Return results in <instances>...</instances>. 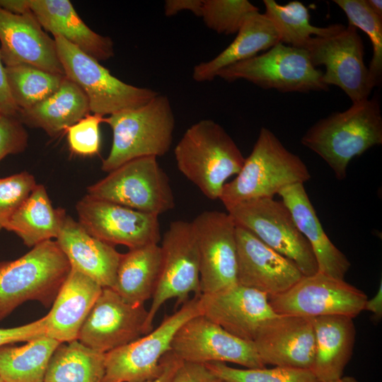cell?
I'll return each mask as SVG.
<instances>
[{
  "label": "cell",
  "mask_w": 382,
  "mask_h": 382,
  "mask_svg": "<svg viewBox=\"0 0 382 382\" xmlns=\"http://www.w3.org/2000/svg\"><path fill=\"white\" fill-rule=\"evenodd\" d=\"M301 142L326 162L337 180H344L353 158L382 144L379 99L373 97L353 103L348 109L318 120Z\"/></svg>",
  "instance_id": "cell-1"
},
{
  "label": "cell",
  "mask_w": 382,
  "mask_h": 382,
  "mask_svg": "<svg viewBox=\"0 0 382 382\" xmlns=\"http://www.w3.org/2000/svg\"><path fill=\"white\" fill-rule=\"evenodd\" d=\"M311 178L301 158L289 151L266 127H262L251 153L236 177L225 183L219 199L226 209L244 202L273 198L291 185Z\"/></svg>",
  "instance_id": "cell-2"
},
{
  "label": "cell",
  "mask_w": 382,
  "mask_h": 382,
  "mask_svg": "<svg viewBox=\"0 0 382 382\" xmlns=\"http://www.w3.org/2000/svg\"><path fill=\"white\" fill-rule=\"evenodd\" d=\"M174 155L178 170L210 199H219L226 180L240 172L245 158L226 130L211 120L190 126Z\"/></svg>",
  "instance_id": "cell-3"
},
{
  "label": "cell",
  "mask_w": 382,
  "mask_h": 382,
  "mask_svg": "<svg viewBox=\"0 0 382 382\" xmlns=\"http://www.w3.org/2000/svg\"><path fill=\"white\" fill-rule=\"evenodd\" d=\"M70 270L66 257L52 240L16 260L0 262V321L28 301L52 305Z\"/></svg>",
  "instance_id": "cell-4"
},
{
  "label": "cell",
  "mask_w": 382,
  "mask_h": 382,
  "mask_svg": "<svg viewBox=\"0 0 382 382\" xmlns=\"http://www.w3.org/2000/svg\"><path fill=\"white\" fill-rule=\"evenodd\" d=\"M105 122L112 131V146L101 166L105 172L137 158L163 156L170 149L175 121L170 100L164 95L109 115Z\"/></svg>",
  "instance_id": "cell-5"
},
{
  "label": "cell",
  "mask_w": 382,
  "mask_h": 382,
  "mask_svg": "<svg viewBox=\"0 0 382 382\" xmlns=\"http://www.w3.org/2000/svg\"><path fill=\"white\" fill-rule=\"evenodd\" d=\"M323 75L312 64L305 48L279 42L263 54L221 69L216 77L228 82L243 79L283 93H307L328 90Z\"/></svg>",
  "instance_id": "cell-6"
},
{
  "label": "cell",
  "mask_w": 382,
  "mask_h": 382,
  "mask_svg": "<svg viewBox=\"0 0 382 382\" xmlns=\"http://www.w3.org/2000/svg\"><path fill=\"white\" fill-rule=\"evenodd\" d=\"M54 39L65 76L85 93L93 114L111 115L136 108L159 94L151 88L126 83L62 37Z\"/></svg>",
  "instance_id": "cell-7"
},
{
  "label": "cell",
  "mask_w": 382,
  "mask_h": 382,
  "mask_svg": "<svg viewBox=\"0 0 382 382\" xmlns=\"http://www.w3.org/2000/svg\"><path fill=\"white\" fill-rule=\"evenodd\" d=\"M198 315L199 296H194L149 333L105 353L103 382H144L157 378L163 369L164 356L171 350L175 334Z\"/></svg>",
  "instance_id": "cell-8"
},
{
  "label": "cell",
  "mask_w": 382,
  "mask_h": 382,
  "mask_svg": "<svg viewBox=\"0 0 382 382\" xmlns=\"http://www.w3.org/2000/svg\"><path fill=\"white\" fill-rule=\"evenodd\" d=\"M88 195L156 215L175 208L170 180L154 156L129 161L87 188Z\"/></svg>",
  "instance_id": "cell-9"
},
{
  "label": "cell",
  "mask_w": 382,
  "mask_h": 382,
  "mask_svg": "<svg viewBox=\"0 0 382 382\" xmlns=\"http://www.w3.org/2000/svg\"><path fill=\"white\" fill-rule=\"evenodd\" d=\"M162 260L158 280L144 326L143 335L153 330L154 319L167 301L186 302L190 294H201L200 263L197 239L192 221L170 224L160 245Z\"/></svg>",
  "instance_id": "cell-10"
},
{
  "label": "cell",
  "mask_w": 382,
  "mask_h": 382,
  "mask_svg": "<svg viewBox=\"0 0 382 382\" xmlns=\"http://www.w3.org/2000/svg\"><path fill=\"white\" fill-rule=\"evenodd\" d=\"M226 210L236 226L250 231L272 249L291 260L304 276L318 272L311 245L282 201L262 198L237 204Z\"/></svg>",
  "instance_id": "cell-11"
},
{
  "label": "cell",
  "mask_w": 382,
  "mask_h": 382,
  "mask_svg": "<svg viewBox=\"0 0 382 382\" xmlns=\"http://www.w3.org/2000/svg\"><path fill=\"white\" fill-rule=\"evenodd\" d=\"M366 294L345 279L320 272L303 276L284 292L268 296L274 312L305 318L345 316L354 318L364 308Z\"/></svg>",
  "instance_id": "cell-12"
},
{
  "label": "cell",
  "mask_w": 382,
  "mask_h": 382,
  "mask_svg": "<svg viewBox=\"0 0 382 382\" xmlns=\"http://www.w3.org/2000/svg\"><path fill=\"white\" fill-rule=\"evenodd\" d=\"M305 49L312 64L323 65V79L340 88L353 103L369 98L375 87L364 62V47L357 29L348 25L325 37H313Z\"/></svg>",
  "instance_id": "cell-13"
},
{
  "label": "cell",
  "mask_w": 382,
  "mask_h": 382,
  "mask_svg": "<svg viewBox=\"0 0 382 382\" xmlns=\"http://www.w3.org/2000/svg\"><path fill=\"white\" fill-rule=\"evenodd\" d=\"M78 221L93 237L129 249L161 241L158 215L86 195L76 204Z\"/></svg>",
  "instance_id": "cell-14"
},
{
  "label": "cell",
  "mask_w": 382,
  "mask_h": 382,
  "mask_svg": "<svg viewBox=\"0 0 382 382\" xmlns=\"http://www.w3.org/2000/svg\"><path fill=\"white\" fill-rule=\"evenodd\" d=\"M170 351L185 362H228L245 368L265 366L253 342L229 333L202 315L190 318L178 330Z\"/></svg>",
  "instance_id": "cell-15"
},
{
  "label": "cell",
  "mask_w": 382,
  "mask_h": 382,
  "mask_svg": "<svg viewBox=\"0 0 382 382\" xmlns=\"http://www.w3.org/2000/svg\"><path fill=\"white\" fill-rule=\"evenodd\" d=\"M197 239L201 294L238 283L236 224L228 212L204 211L192 221Z\"/></svg>",
  "instance_id": "cell-16"
},
{
  "label": "cell",
  "mask_w": 382,
  "mask_h": 382,
  "mask_svg": "<svg viewBox=\"0 0 382 382\" xmlns=\"http://www.w3.org/2000/svg\"><path fill=\"white\" fill-rule=\"evenodd\" d=\"M147 316L144 305H132L113 289L103 288L77 340L105 354L142 336Z\"/></svg>",
  "instance_id": "cell-17"
},
{
  "label": "cell",
  "mask_w": 382,
  "mask_h": 382,
  "mask_svg": "<svg viewBox=\"0 0 382 382\" xmlns=\"http://www.w3.org/2000/svg\"><path fill=\"white\" fill-rule=\"evenodd\" d=\"M0 45L5 66L28 64L65 75L54 39L42 30L31 11L13 13L0 6Z\"/></svg>",
  "instance_id": "cell-18"
},
{
  "label": "cell",
  "mask_w": 382,
  "mask_h": 382,
  "mask_svg": "<svg viewBox=\"0 0 382 382\" xmlns=\"http://www.w3.org/2000/svg\"><path fill=\"white\" fill-rule=\"evenodd\" d=\"M199 305L200 315L250 342L262 324L277 315L268 295L238 283L217 292L200 294Z\"/></svg>",
  "instance_id": "cell-19"
},
{
  "label": "cell",
  "mask_w": 382,
  "mask_h": 382,
  "mask_svg": "<svg viewBox=\"0 0 382 382\" xmlns=\"http://www.w3.org/2000/svg\"><path fill=\"white\" fill-rule=\"evenodd\" d=\"M253 342L265 366L311 370L315 335L309 318L277 314L262 324Z\"/></svg>",
  "instance_id": "cell-20"
},
{
  "label": "cell",
  "mask_w": 382,
  "mask_h": 382,
  "mask_svg": "<svg viewBox=\"0 0 382 382\" xmlns=\"http://www.w3.org/2000/svg\"><path fill=\"white\" fill-rule=\"evenodd\" d=\"M237 280L268 296L284 292L304 276L294 262L250 231L236 227Z\"/></svg>",
  "instance_id": "cell-21"
},
{
  "label": "cell",
  "mask_w": 382,
  "mask_h": 382,
  "mask_svg": "<svg viewBox=\"0 0 382 382\" xmlns=\"http://www.w3.org/2000/svg\"><path fill=\"white\" fill-rule=\"evenodd\" d=\"M71 268L88 277L103 288H112L122 253L113 245L91 234L66 215L56 238Z\"/></svg>",
  "instance_id": "cell-22"
},
{
  "label": "cell",
  "mask_w": 382,
  "mask_h": 382,
  "mask_svg": "<svg viewBox=\"0 0 382 382\" xmlns=\"http://www.w3.org/2000/svg\"><path fill=\"white\" fill-rule=\"evenodd\" d=\"M278 195L289 210L298 229L311 245L318 272L345 279L351 263L324 231L303 183L287 186Z\"/></svg>",
  "instance_id": "cell-23"
},
{
  "label": "cell",
  "mask_w": 382,
  "mask_h": 382,
  "mask_svg": "<svg viewBox=\"0 0 382 382\" xmlns=\"http://www.w3.org/2000/svg\"><path fill=\"white\" fill-rule=\"evenodd\" d=\"M26 1L28 8L42 28L54 37H62L98 62L108 60L114 56L112 39L91 30L79 17L69 0Z\"/></svg>",
  "instance_id": "cell-24"
},
{
  "label": "cell",
  "mask_w": 382,
  "mask_h": 382,
  "mask_svg": "<svg viewBox=\"0 0 382 382\" xmlns=\"http://www.w3.org/2000/svg\"><path fill=\"white\" fill-rule=\"evenodd\" d=\"M102 289L95 281L71 268L47 314L45 335L60 343L77 340Z\"/></svg>",
  "instance_id": "cell-25"
},
{
  "label": "cell",
  "mask_w": 382,
  "mask_h": 382,
  "mask_svg": "<svg viewBox=\"0 0 382 382\" xmlns=\"http://www.w3.org/2000/svg\"><path fill=\"white\" fill-rule=\"evenodd\" d=\"M353 319L345 316L311 318L315 335V354L311 371L319 382H330L343 376L356 340Z\"/></svg>",
  "instance_id": "cell-26"
},
{
  "label": "cell",
  "mask_w": 382,
  "mask_h": 382,
  "mask_svg": "<svg viewBox=\"0 0 382 382\" xmlns=\"http://www.w3.org/2000/svg\"><path fill=\"white\" fill-rule=\"evenodd\" d=\"M279 42L274 27L259 11L249 13L232 42L212 59L195 65L192 78L197 82L215 79L221 69L257 55Z\"/></svg>",
  "instance_id": "cell-27"
},
{
  "label": "cell",
  "mask_w": 382,
  "mask_h": 382,
  "mask_svg": "<svg viewBox=\"0 0 382 382\" xmlns=\"http://www.w3.org/2000/svg\"><path fill=\"white\" fill-rule=\"evenodd\" d=\"M90 112L85 93L65 76L56 92L29 109L21 111L18 119L23 125L42 129L54 137Z\"/></svg>",
  "instance_id": "cell-28"
},
{
  "label": "cell",
  "mask_w": 382,
  "mask_h": 382,
  "mask_svg": "<svg viewBox=\"0 0 382 382\" xmlns=\"http://www.w3.org/2000/svg\"><path fill=\"white\" fill-rule=\"evenodd\" d=\"M158 243L129 249L122 254L113 289L125 301L144 306L152 298L161 267Z\"/></svg>",
  "instance_id": "cell-29"
},
{
  "label": "cell",
  "mask_w": 382,
  "mask_h": 382,
  "mask_svg": "<svg viewBox=\"0 0 382 382\" xmlns=\"http://www.w3.org/2000/svg\"><path fill=\"white\" fill-rule=\"evenodd\" d=\"M66 214L54 208L45 186L37 184L11 216L4 229L15 233L28 247L57 238Z\"/></svg>",
  "instance_id": "cell-30"
},
{
  "label": "cell",
  "mask_w": 382,
  "mask_h": 382,
  "mask_svg": "<svg viewBox=\"0 0 382 382\" xmlns=\"http://www.w3.org/2000/svg\"><path fill=\"white\" fill-rule=\"evenodd\" d=\"M105 360V353L78 340L59 343L48 363L44 382H103Z\"/></svg>",
  "instance_id": "cell-31"
},
{
  "label": "cell",
  "mask_w": 382,
  "mask_h": 382,
  "mask_svg": "<svg viewBox=\"0 0 382 382\" xmlns=\"http://www.w3.org/2000/svg\"><path fill=\"white\" fill-rule=\"evenodd\" d=\"M59 343L44 335L21 346L0 347V377L4 382H44L48 363Z\"/></svg>",
  "instance_id": "cell-32"
},
{
  "label": "cell",
  "mask_w": 382,
  "mask_h": 382,
  "mask_svg": "<svg viewBox=\"0 0 382 382\" xmlns=\"http://www.w3.org/2000/svg\"><path fill=\"white\" fill-rule=\"evenodd\" d=\"M263 4L264 14L277 30L279 42L289 46L305 48L313 37L329 36L345 27L340 23L326 27L313 25L307 7L299 1L281 5L274 0H264Z\"/></svg>",
  "instance_id": "cell-33"
},
{
  "label": "cell",
  "mask_w": 382,
  "mask_h": 382,
  "mask_svg": "<svg viewBox=\"0 0 382 382\" xmlns=\"http://www.w3.org/2000/svg\"><path fill=\"white\" fill-rule=\"evenodd\" d=\"M6 74L11 96L20 112L56 92L65 77L28 64L6 66Z\"/></svg>",
  "instance_id": "cell-34"
},
{
  "label": "cell",
  "mask_w": 382,
  "mask_h": 382,
  "mask_svg": "<svg viewBox=\"0 0 382 382\" xmlns=\"http://www.w3.org/2000/svg\"><path fill=\"white\" fill-rule=\"evenodd\" d=\"M345 13L349 25L364 31L372 45V58L368 67L374 86L382 76V18L374 13L366 0H334Z\"/></svg>",
  "instance_id": "cell-35"
},
{
  "label": "cell",
  "mask_w": 382,
  "mask_h": 382,
  "mask_svg": "<svg viewBox=\"0 0 382 382\" xmlns=\"http://www.w3.org/2000/svg\"><path fill=\"white\" fill-rule=\"evenodd\" d=\"M205 365L224 382H319L312 371L306 369L281 366L240 369L221 362Z\"/></svg>",
  "instance_id": "cell-36"
},
{
  "label": "cell",
  "mask_w": 382,
  "mask_h": 382,
  "mask_svg": "<svg viewBox=\"0 0 382 382\" xmlns=\"http://www.w3.org/2000/svg\"><path fill=\"white\" fill-rule=\"evenodd\" d=\"M257 11L247 0H203L200 17L209 29L231 35L237 33L249 13Z\"/></svg>",
  "instance_id": "cell-37"
},
{
  "label": "cell",
  "mask_w": 382,
  "mask_h": 382,
  "mask_svg": "<svg viewBox=\"0 0 382 382\" xmlns=\"http://www.w3.org/2000/svg\"><path fill=\"white\" fill-rule=\"evenodd\" d=\"M37 185L27 171L0 178V231Z\"/></svg>",
  "instance_id": "cell-38"
},
{
  "label": "cell",
  "mask_w": 382,
  "mask_h": 382,
  "mask_svg": "<svg viewBox=\"0 0 382 382\" xmlns=\"http://www.w3.org/2000/svg\"><path fill=\"white\" fill-rule=\"evenodd\" d=\"M105 117L100 115H87L66 129L69 148L80 156H93L100 146V125Z\"/></svg>",
  "instance_id": "cell-39"
},
{
  "label": "cell",
  "mask_w": 382,
  "mask_h": 382,
  "mask_svg": "<svg viewBox=\"0 0 382 382\" xmlns=\"http://www.w3.org/2000/svg\"><path fill=\"white\" fill-rule=\"evenodd\" d=\"M28 140L27 131L18 117L0 114V161L25 151Z\"/></svg>",
  "instance_id": "cell-40"
},
{
  "label": "cell",
  "mask_w": 382,
  "mask_h": 382,
  "mask_svg": "<svg viewBox=\"0 0 382 382\" xmlns=\"http://www.w3.org/2000/svg\"><path fill=\"white\" fill-rule=\"evenodd\" d=\"M47 316L25 325L0 328V347L28 342L45 335Z\"/></svg>",
  "instance_id": "cell-41"
},
{
  "label": "cell",
  "mask_w": 382,
  "mask_h": 382,
  "mask_svg": "<svg viewBox=\"0 0 382 382\" xmlns=\"http://www.w3.org/2000/svg\"><path fill=\"white\" fill-rule=\"evenodd\" d=\"M170 382H223L205 364L185 362L176 371Z\"/></svg>",
  "instance_id": "cell-42"
},
{
  "label": "cell",
  "mask_w": 382,
  "mask_h": 382,
  "mask_svg": "<svg viewBox=\"0 0 382 382\" xmlns=\"http://www.w3.org/2000/svg\"><path fill=\"white\" fill-rule=\"evenodd\" d=\"M20 110L15 104L9 91L6 66L0 56V114L18 117Z\"/></svg>",
  "instance_id": "cell-43"
},
{
  "label": "cell",
  "mask_w": 382,
  "mask_h": 382,
  "mask_svg": "<svg viewBox=\"0 0 382 382\" xmlns=\"http://www.w3.org/2000/svg\"><path fill=\"white\" fill-rule=\"evenodd\" d=\"M203 0H167L164 5V13L168 17L179 12L188 11L200 17Z\"/></svg>",
  "instance_id": "cell-44"
},
{
  "label": "cell",
  "mask_w": 382,
  "mask_h": 382,
  "mask_svg": "<svg viewBox=\"0 0 382 382\" xmlns=\"http://www.w3.org/2000/svg\"><path fill=\"white\" fill-rule=\"evenodd\" d=\"M164 366L161 374L156 378L144 382H170L176 371L183 363L171 351L163 357Z\"/></svg>",
  "instance_id": "cell-45"
},
{
  "label": "cell",
  "mask_w": 382,
  "mask_h": 382,
  "mask_svg": "<svg viewBox=\"0 0 382 382\" xmlns=\"http://www.w3.org/2000/svg\"><path fill=\"white\" fill-rule=\"evenodd\" d=\"M364 311H367L371 312L373 316L377 319L379 320L382 316V283H380L378 289L375 294L370 299H367Z\"/></svg>",
  "instance_id": "cell-46"
},
{
  "label": "cell",
  "mask_w": 382,
  "mask_h": 382,
  "mask_svg": "<svg viewBox=\"0 0 382 382\" xmlns=\"http://www.w3.org/2000/svg\"><path fill=\"white\" fill-rule=\"evenodd\" d=\"M369 8L377 16L382 18V1L381 0H366Z\"/></svg>",
  "instance_id": "cell-47"
},
{
  "label": "cell",
  "mask_w": 382,
  "mask_h": 382,
  "mask_svg": "<svg viewBox=\"0 0 382 382\" xmlns=\"http://www.w3.org/2000/svg\"><path fill=\"white\" fill-rule=\"evenodd\" d=\"M330 382H359V381L356 378H354L353 376H342L341 378H338L337 380L330 381Z\"/></svg>",
  "instance_id": "cell-48"
},
{
  "label": "cell",
  "mask_w": 382,
  "mask_h": 382,
  "mask_svg": "<svg viewBox=\"0 0 382 382\" xmlns=\"http://www.w3.org/2000/svg\"><path fill=\"white\" fill-rule=\"evenodd\" d=\"M0 382H4L1 377H0Z\"/></svg>",
  "instance_id": "cell-49"
},
{
  "label": "cell",
  "mask_w": 382,
  "mask_h": 382,
  "mask_svg": "<svg viewBox=\"0 0 382 382\" xmlns=\"http://www.w3.org/2000/svg\"><path fill=\"white\" fill-rule=\"evenodd\" d=\"M223 382H224V381H223Z\"/></svg>",
  "instance_id": "cell-50"
}]
</instances>
